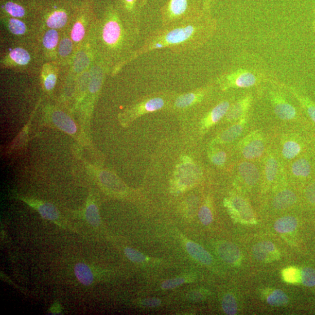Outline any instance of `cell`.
<instances>
[{"mask_svg": "<svg viewBox=\"0 0 315 315\" xmlns=\"http://www.w3.org/2000/svg\"><path fill=\"white\" fill-rule=\"evenodd\" d=\"M72 50L73 43L71 40L66 38L61 41L59 45V54L61 56H67Z\"/></svg>", "mask_w": 315, "mask_h": 315, "instance_id": "obj_42", "label": "cell"}, {"mask_svg": "<svg viewBox=\"0 0 315 315\" xmlns=\"http://www.w3.org/2000/svg\"><path fill=\"white\" fill-rule=\"evenodd\" d=\"M314 20L315 21V6H314Z\"/></svg>", "mask_w": 315, "mask_h": 315, "instance_id": "obj_51", "label": "cell"}, {"mask_svg": "<svg viewBox=\"0 0 315 315\" xmlns=\"http://www.w3.org/2000/svg\"><path fill=\"white\" fill-rule=\"evenodd\" d=\"M313 29L314 33L315 34V21L314 20L313 22Z\"/></svg>", "mask_w": 315, "mask_h": 315, "instance_id": "obj_50", "label": "cell"}, {"mask_svg": "<svg viewBox=\"0 0 315 315\" xmlns=\"http://www.w3.org/2000/svg\"><path fill=\"white\" fill-rule=\"evenodd\" d=\"M279 170L278 162L273 155L267 159L264 168V177L267 182L272 183L276 179Z\"/></svg>", "mask_w": 315, "mask_h": 315, "instance_id": "obj_25", "label": "cell"}, {"mask_svg": "<svg viewBox=\"0 0 315 315\" xmlns=\"http://www.w3.org/2000/svg\"><path fill=\"white\" fill-rule=\"evenodd\" d=\"M283 277L286 282L291 283L299 282L301 279L299 271L296 269H287L283 271Z\"/></svg>", "mask_w": 315, "mask_h": 315, "instance_id": "obj_39", "label": "cell"}, {"mask_svg": "<svg viewBox=\"0 0 315 315\" xmlns=\"http://www.w3.org/2000/svg\"><path fill=\"white\" fill-rule=\"evenodd\" d=\"M51 119L58 128L69 134H74L77 132V126L75 122L67 114L61 111L52 113Z\"/></svg>", "mask_w": 315, "mask_h": 315, "instance_id": "obj_18", "label": "cell"}, {"mask_svg": "<svg viewBox=\"0 0 315 315\" xmlns=\"http://www.w3.org/2000/svg\"><path fill=\"white\" fill-rule=\"evenodd\" d=\"M210 7H211V0H204V8L205 12L210 14Z\"/></svg>", "mask_w": 315, "mask_h": 315, "instance_id": "obj_49", "label": "cell"}, {"mask_svg": "<svg viewBox=\"0 0 315 315\" xmlns=\"http://www.w3.org/2000/svg\"><path fill=\"white\" fill-rule=\"evenodd\" d=\"M205 13L204 0H168L161 10L162 24L167 26L195 19Z\"/></svg>", "mask_w": 315, "mask_h": 315, "instance_id": "obj_2", "label": "cell"}, {"mask_svg": "<svg viewBox=\"0 0 315 315\" xmlns=\"http://www.w3.org/2000/svg\"><path fill=\"white\" fill-rule=\"evenodd\" d=\"M297 198L294 191L289 189L280 191L273 199V205L275 209L283 210L292 206Z\"/></svg>", "mask_w": 315, "mask_h": 315, "instance_id": "obj_21", "label": "cell"}, {"mask_svg": "<svg viewBox=\"0 0 315 315\" xmlns=\"http://www.w3.org/2000/svg\"><path fill=\"white\" fill-rule=\"evenodd\" d=\"M219 81L223 90L249 89L261 81V75L252 70L239 68L224 74Z\"/></svg>", "mask_w": 315, "mask_h": 315, "instance_id": "obj_4", "label": "cell"}, {"mask_svg": "<svg viewBox=\"0 0 315 315\" xmlns=\"http://www.w3.org/2000/svg\"><path fill=\"white\" fill-rule=\"evenodd\" d=\"M223 310L226 314L234 315L237 313L238 306L234 295L226 294L222 301Z\"/></svg>", "mask_w": 315, "mask_h": 315, "instance_id": "obj_30", "label": "cell"}, {"mask_svg": "<svg viewBox=\"0 0 315 315\" xmlns=\"http://www.w3.org/2000/svg\"><path fill=\"white\" fill-rule=\"evenodd\" d=\"M297 225L296 219L292 216L280 218L275 222L274 227L279 233H290L295 230Z\"/></svg>", "mask_w": 315, "mask_h": 315, "instance_id": "obj_27", "label": "cell"}, {"mask_svg": "<svg viewBox=\"0 0 315 315\" xmlns=\"http://www.w3.org/2000/svg\"><path fill=\"white\" fill-rule=\"evenodd\" d=\"M205 96V91H200L182 94L178 96L174 101V107L179 109H183L192 106L202 100Z\"/></svg>", "mask_w": 315, "mask_h": 315, "instance_id": "obj_20", "label": "cell"}, {"mask_svg": "<svg viewBox=\"0 0 315 315\" xmlns=\"http://www.w3.org/2000/svg\"><path fill=\"white\" fill-rule=\"evenodd\" d=\"M240 150L244 159L254 160L264 155L265 145L260 133L254 131L245 137L240 144Z\"/></svg>", "mask_w": 315, "mask_h": 315, "instance_id": "obj_6", "label": "cell"}, {"mask_svg": "<svg viewBox=\"0 0 315 315\" xmlns=\"http://www.w3.org/2000/svg\"><path fill=\"white\" fill-rule=\"evenodd\" d=\"M188 280H189V279L182 277L166 279L162 283L161 288L163 290H170V289L172 290V289L182 286V284L186 283Z\"/></svg>", "mask_w": 315, "mask_h": 315, "instance_id": "obj_38", "label": "cell"}, {"mask_svg": "<svg viewBox=\"0 0 315 315\" xmlns=\"http://www.w3.org/2000/svg\"><path fill=\"white\" fill-rule=\"evenodd\" d=\"M86 220L90 225L94 227H98L100 224V217L97 205L90 196L87 201L85 210Z\"/></svg>", "mask_w": 315, "mask_h": 315, "instance_id": "obj_26", "label": "cell"}, {"mask_svg": "<svg viewBox=\"0 0 315 315\" xmlns=\"http://www.w3.org/2000/svg\"><path fill=\"white\" fill-rule=\"evenodd\" d=\"M85 29L84 26L80 23H77L74 25L72 32V39L74 42H80L84 38Z\"/></svg>", "mask_w": 315, "mask_h": 315, "instance_id": "obj_41", "label": "cell"}, {"mask_svg": "<svg viewBox=\"0 0 315 315\" xmlns=\"http://www.w3.org/2000/svg\"><path fill=\"white\" fill-rule=\"evenodd\" d=\"M217 251L219 256L227 264H235L240 259L239 249L233 243L229 242L219 243Z\"/></svg>", "mask_w": 315, "mask_h": 315, "instance_id": "obj_16", "label": "cell"}, {"mask_svg": "<svg viewBox=\"0 0 315 315\" xmlns=\"http://www.w3.org/2000/svg\"><path fill=\"white\" fill-rule=\"evenodd\" d=\"M301 280L306 287L315 286V270L310 268H305L301 273Z\"/></svg>", "mask_w": 315, "mask_h": 315, "instance_id": "obj_33", "label": "cell"}, {"mask_svg": "<svg viewBox=\"0 0 315 315\" xmlns=\"http://www.w3.org/2000/svg\"><path fill=\"white\" fill-rule=\"evenodd\" d=\"M198 216L200 221L204 225H209L213 220L212 210L207 205H203L200 207Z\"/></svg>", "mask_w": 315, "mask_h": 315, "instance_id": "obj_36", "label": "cell"}, {"mask_svg": "<svg viewBox=\"0 0 315 315\" xmlns=\"http://www.w3.org/2000/svg\"><path fill=\"white\" fill-rule=\"evenodd\" d=\"M19 199L36 209L44 219L60 224V212L54 204L37 200L24 198L23 197H20Z\"/></svg>", "mask_w": 315, "mask_h": 315, "instance_id": "obj_10", "label": "cell"}, {"mask_svg": "<svg viewBox=\"0 0 315 315\" xmlns=\"http://www.w3.org/2000/svg\"><path fill=\"white\" fill-rule=\"evenodd\" d=\"M204 296L205 293L204 291L200 290L192 291L187 294L188 299L194 301H199L200 300H203Z\"/></svg>", "mask_w": 315, "mask_h": 315, "instance_id": "obj_45", "label": "cell"}, {"mask_svg": "<svg viewBox=\"0 0 315 315\" xmlns=\"http://www.w3.org/2000/svg\"><path fill=\"white\" fill-rule=\"evenodd\" d=\"M315 141L306 143L302 138H290L285 140L282 144V154L287 160H295L304 154L313 146Z\"/></svg>", "mask_w": 315, "mask_h": 315, "instance_id": "obj_9", "label": "cell"}, {"mask_svg": "<svg viewBox=\"0 0 315 315\" xmlns=\"http://www.w3.org/2000/svg\"><path fill=\"white\" fill-rule=\"evenodd\" d=\"M238 173L244 183L249 186H255L260 179L259 169L249 161L242 162L239 165Z\"/></svg>", "mask_w": 315, "mask_h": 315, "instance_id": "obj_14", "label": "cell"}, {"mask_svg": "<svg viewBox=\"0 0 315 315\" xmlns=\"http://www.w3.org/2000/svg\"><path fill=\"white\" fill-rule=\"evenodd\" d=\"M225 205L234 217H237L247 222H252L255 220L251 205L241 197L235 196L225 200Z\"/></svg>", "mask_w": 315, "mask_h": 315, "instance_id": "obj_8", "label": "cell"}, {"mask_svg": "<svg viewBox=\"0 0 315 315\" xmlns=\"http://www.w3.org/2000/svg\"><path fill=\"white\" fill-rule=\"evenodd\" d=\"M59 33L56 30L52 29L46 33L43 38V43L47 49H52L58 45Z\"/></svg>", "mask_w": 315, "mask_h": 315, "instance_id": "obj_32", "label": "cell"}, {"mask_svg": "<svg viewBox=\"0 0 315 315\" xmlns=\"http://www.w3.org/2000/svg\"><path fill=\"white\" fill-rule=\"evenodd\" d=\"M122 37H124V30L120 20L116 13L112 12L103 26V41L108 46L116 47L120 45Z\"/></svg>", "mask_w": 315, "mask_h": 315, "instance_id": "obj_7", "label": "cell"}, {"mask_svg": "<svg viewBox=\"0 0 315 315\" xmlns=\"http://www.w3.org/2000/svg\"><path fill=\"white\" fill-rule=\"evenodd\" d=\"M270 98L275 115L279 119L283 121H294L300 119L299 112L294 105L288 102L282 92L271 91Z\"/></svg>", "mask_w": 315, "mask_h": 315, "instance_id": "obj_5", "label": "cell"}, {"mask_svg": "<svg viewBox=\"0 0 315 315\" xmlns=\"http://www.w3.org/2000/svg\"><path fill=\"white\" fill-rule=\"evenodd\" d=\"M276 249L274 244L269 241L258 243L252 249L253 255L257 260L264 261L275 255Z\"/></svg>", "mask_w": 315, "mask_h": 315, "instance_id": "obj_23", "label": "cell"}, {"mask_svg": "<svg viewBox=\"0 0 315 315\" xmlns=\"http://www.w3.org/2000/svg\"><path fill=\"white\" fill-rule=\"evenodd\" d=\"M291 93L299 103L302 110L308 116L309 119L315 125V102L313 100L299 91L290 87Z\"/></svg>", "mask_w": 315, "mask_h": 315, "instance_id": "obj_17", "label": "cell"}, {"mask_svg": "<svg viewBox=\"0 0 315 315\" xmlns=\"http://www.w3.org/2000/svg\"><path fill=\"white\" fill-rule=\"evenodd\" d=\"M56 76L54 74H50L45 79V89L48 91H50L54 89L56 83Z\"/></svg>", "mask_w": 315, "mask_h": 315, "instance_id": "obj_44", "label": "cell"}, {"mask_svg": "<svg viewBox=\"0 0 315 315\" xmlns=\"http://www.w3.org/2000/svg\"><path fill=\"white\" fill-rule=\"evenodd\" d=\"M305 198L310 204H315V181L306 186Z\"/></svg>", "mask_w": 315, "mask_h": 315, "instance_id": "obj_43", "label": "cell"}, {"mask_svg": "<svg viewBox=\"0 0 315 315\" xmlns=\"http://www.w3.org/2000/svg\"><path fill=\"white\" fill-rule=\"evenodd\" d=\"M247 124V117L241 120L234 122L233 125L230 127L219 135L216 139L218 143H229L235 141L239 138L243 132L245 126Z\"/></svg>", "mask_w": 315, "mask_h": 315, "instance_id": "obj_15", "label": "cell"}, {"mask_svg": "<svg viewBox=\"0 0 315 315\" xmlns=\"http://www.w3.org/2000/svg\"><path fill=\"white\" fill-rule=\"evenodd\" d=\"M142 305L146 307L155 308L159 306L161 304V301L159 299H147L144 300L142 303Z\"/></svg>", "mask_w": 315, "mask_h": 315, "instance_id": "obj_46", "label": "cell"}, {"mask_svg": "<svg viewBox=\"0 0 315 315\" xmlns=\"http://www.w3.org/2000/svg\"><path fill=\"white\" fill-rule=\"evenodd\" d=\"M212 163L218 166L224 165L226 161V154L224 151H214L209 156Z\"/></svg>", "mask_w": 315, "mask_h": 315, "instance_id": "obj_40", "label": "cell"}, {"mask_svg": "<svg viewBox=\"0 0 315 315\" xmlns=\"http://www.w3.org/2000/svg\"><path fill=\"white\" fill-rule=\"evenodd\" d=\"M49 312L52 314H60L62 312V309L59 303L55 302V304L51 306Z\"/></svg>", "mask_w": 315, "mask_h": 315, "instance_id": "obj_48", "label": "cell"}, {"mask_svg": "<svg viewBox=\"0 0 315 315\" xmlns=\"http://www.w3.org/2000/svg\"><path fill=\"white\" fill-rule=\"evenodd\" d=\"M215 26V21L207 13L194 19L164 26L149 35L131 58L164 48L175 52L195 49L208 40Z\"/></svg>", "mask_w": 315, "mask_h": 315, "instance_id": "obj_1", "label": "cell"}, {"mask_svg": "<svg viewBox=\"0 0 315 315\" xmlns=\"http://www.w3.org/2000/svg\"><path fill=\"white\" fill-rule=\"evenodd\" d=\"M125 254L130 261L137 262V264H142V262L148 260L146 256L133 248H126L125 249Z\"/></svg>", "mask_w": 315, "mask_h": 315, "instance_id": "obj_34", "label": "cell"}, {"mask_svg": "<svg viewBox=\"0 0 315 315\" xmlns=\"http://www.w3.org/2000/svg\"><path fill=\"white\" fill-rule=\"evenodd\" d=\"M166 103V100L163 96H152L135 105L130 109L128 114L130 116H137L145 113L156 112L163 109Z\"/></svg>", "mask_w": 315, "mask_h": 315, "instance_id": "obj_11", "label": "cell"}, {"mask_svg": "<svg viewBox=\"0 0 315 315\" xmlns=\"http://www.w3.org/2000/svg\"><path fill=\"white\" fill-rule=\"evenodd\" d=\"M201 171L198 166L189 159H185L178 166L171 184L174 192H182L194 187L199 181Z\"/></svg>", "mask_w": 315, "mask_h": 315, "instance_id": "obj_3", "label": "cell"}, {"mask_svg": "<svg viewBox=\"0 0 315 315\" xmlns=\"http://www.w3.org/2000/svg\"><path fill=\"white\" fill-rule=\"evenodd\" d=\"M10 58L18 64L24 65L27 64L30 60L28 52L22 48H16L10 54Z\"/></svg>", "mask_w": 315, "mask_h": 315, "instance_id": "obj_31", "label": "cell"}, {"mask_svg": "<svg viewBox=\"0 0 315 315\" xmlns=\"http://www.w3.org/2000/svg\"><path fill=\"white\" fill-rule=\"evenodd\" d=\"M68 17L63 11H57L52 12L47 20V25L51 29H59L66 24Z\"/></svg>", "mask_w": 315, "mask_h": 315, "instance_id": "obj_28", "label": "cell"}, {"mask_svg": "<svg viewBox=\"0 0 315 315\" xmlns=\"http://www.w3.org/2000/svg\"><path fill=\"white\" fill-rule=\"evenodd\" d=\"M231 104L229 101H222L219 103L205 116L202 121L203 129H208L220 121L226 115Z\"/></svg>", "mask_w": 315, "mask_h": 315, "instance_id": "obj_13", "label": "cell"}, {"mask_svg": "<svg viewBox=\"0 0 315 315\" xmlns=\"http://www.w3.org/2000/svg\"><path fill=\"white\" fill-rule=\"evenodd\" d=\"M252 96L248 95L231 105L225 116L227 121L235 122L247 117V113L252 106Z\"/></svg>", "mask_w": 315, "mask_h": 315, "instance_id": "obj_12", "label": "cell"}, {"mask_svg": "<svg viewBox=\"0 0 315 315\" xmlns=\"http://www.w3.org/2000/svg\"><path fill=\"white\" fill-rule=\"evenodd\" d=\"M101 76H99L98 77L94 78V80L92 81L90 84V89L91 92L94 93H96V91H98L100 89V85H101Z\"/></svg>", "mask_w": 315, "mask_h": 315, "instance_id": "obj_47", "label": "cell"}, {"mask_svg": "<svg viewBox=\"0 0 315 315\" xmlns=\"http://www.w3.org/2000/svg\"><path fill=\"white\" fill-rule=\"evenodd\" d=\"M267 301L269 305L276 307L286 306L288 303V297L283 291L276 290L274 291L268 297Z\"/></svg>", "mask_w": 315, "mask_h": 315, "instance_id": "obj_29", "label": "cell"}, {"mask_svg": "<svg viewBox=\"0 0 315 315\" xmlns=\"http://www.w3.org/2000/svg\"><path fill=\"white\" fill-rule=\"evenodd\" d=\"M74 273L78 282L85 286H90L94 282V274L90 267L84 264L78 262L74 266Z\"/></svg>", "mask_w": 315, "mask_h": 315, "instance_id": "obj_24", "label": "cell"}, {"mask_svg": "<svg viewBox=\"0 0 315 315\" xmlns=\"http://www.w3.org/2000/svg\"><path fill=\"white\" fill-rule=\"evenodd\" d=\"M4 9L8 14L15 18L23 17L25 14L24 8L15 3L7 2Z\"/></svg>", "mask_w": 315, "mask_h": 315, "instance_id": "obj_35", "label": "cell"}, {"mask_svg": "<svg viewBox=\"0 0 315 315\" xmlns=\"http://www.w3.org/2000/svg\"><path fill=\"white\" fill-rule=\"evenodd\" d=\"M186 248L188 253L196 260L205 265L212 264L213 257L200 244L192 241L186 243Z\"/></svg>", "mask_w": 315, "mask_h": 315, "instance_id": "obj_19", "label": "cell"}, {"mask_svg": "<svg viewBox=\"0 0 315 315\" xmlns=\"http://www.w3.org/2000/svg\"><path fill=\"white\" fill-rule=\"evenodd\" d=\"M8 26L11 32L16 35L23 34L26 30V25L23 22L15 19L9 20Z\"/></svg>", "mask_w": 315, "mask_h": 315, "instance_id": "obj_37", "label": "cell"}, {"mask_svg": "<svg viewBox=\"0 0 315 315\" xmlns=\"http://www.w3.org/2000/svg\"><path fill=\"white\" fill-rule=\"evenodd\" d=\"M148 0H121L122 8L133 21L137 22Z\"/></svg>", "mask_w": 315, "mask_h": 315, "instance_id": "obj_22", "label": "cell"}]
</instances>
